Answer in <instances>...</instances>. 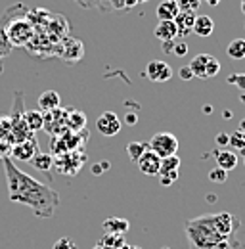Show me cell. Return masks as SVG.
Here are the masks:
<instances>
[{
  "label": "cell",
  "instance_id": "cell-22",
  "mask_svg": "<svg viewBox=\"0 0 245 249\" xmlns=\"http://www.w3.org/2000/svg\"><path fill=\"white\" fill-rule=\"evenodd\" d=\"M226 54L232 60H244L245 58V38H234L226 46Z\"/></svg>",
  "mask_w": 245,
  "mask_h": 249
},
{
  "label": "cell",
  "instance_id": "cell-24",
  "mask_svg": "<svg viewBox=\"0 0 245 249\" xmlns=\"http://www.w3.org/2000/svg\"><path fill=\"white\" fill-rule=\"evenodd\" d=\"M180 169V157L178 156H169V157H161V163H159V175H167L171 171H178Z\"/></svg>",
  "mask_w": 245,
  "mask_h": 249
},
{
  "label": "cell",
  "instance_id": "cell-20",
  "mask_svg": "<svg viewBox=\"0 0 245 249\" xmlns=\"http://www.w3.org/2000/svg\"><path fill=\"white\" fill-rule=\"evenodd\" d=\"M31 165L36 169V171H42V173H48L52 167H54V157L50 156V154H36V156L33 157L29 161Z\"/></svg>",
  "mask_w": 245,
  "mask_h": 249
},
{
  "label": "cell",
  "instance_id": "cell-35",
  "mask_svg": "<svg viewBox=\"0 0 245 249\" xmlns=\"http://www.w3.org/2000/svg\"><path fill=\"white\" fill-rule=\"evenodd\" d=\"M111 165L107 163V161H104V163H96V165H92V175L94 177H100V175H104V171H107Z\"/></svg>",
  "mask_w": 245,
  "mask_h": 249
},
{
  "label": "cell",
  "instance_id": "cell-28",
  "mask_svg": "<svg viewBox=\"0 0 245 249\" xmlns=\"http://www.w3.org/2000/svg\"><path fill=\"white\" fill-rule=\"evenodd\" d=\"M218 73H220V62H218L214 56H209L207 67H205V79H213Z\"/></svg>",
  "mask_w": 245,
  "mask_h": 249
},
{
  "label": "cell",
  "instance_id": "cell-45",
  "mask_svg": "<svg viewBox=\"0 0 245 249\" xmlns=\"http://www.w3.org/2000/svg\"><path fill=\"white\" fill-rule=\"evenodd\" d=\"M203 2H207V4H209V6H218V4H220V2H222V0H203Z\"/></svg>",
  "mask_w": 245,
  "mask_h": 249
},
{
  "label": "cell",
  "instance_id": "cell-29",
  "mask_svg": "<svg viewBox=\"0 0 245 249\" xmlns=\"http://www.w3.org/2000/svg\"><path fill=\"white\" fill-rule=\"evenodd\" d=\"M0 138H12L10 115H2V117H0ZM12 142H14V138H12Z\"/></svg>",
  "mask_w": 245,
  "mask_h": 249
},
{
  "label": "cell",
  "instance_id": "cell-43",
  "mask_svg": "<svg viewBox=\"0 0 245 249\" xmlns=\"http://www.w3.org/2000/svg\"><path fill=\"white\" fill-rule=\"evenodd\" d=\"M203 113H205V115H211V113H213V107H211L209 104H207V106H203Z\"/></svg>",
  "mask_w": 245,
  "mask_h": 249
},
{
  "label": "cell",
  "instance_id": "cell-13",
  "mask_svg": "<svg viewBox=\"0 0 245 249\" xmlns=\"http://www.w3.org/2000/svg\"><path fill=\"white\" fill-rule=\"evenodd\" d=\"M102 228H104L105 234H122L124 236L128 232V228H130V222L121 217H109L104 220Z\"/></svg>",
  "mask_w": 245,
  "mask_h": 249
},
{
  "label": "cell",
  "instance_id": "cell-17",
  "mask_svg": "<svg viewBox=\"0 0 245 249\" xmlns=\"http://www.w3.org/2000/svg\"><path fill=\"white\" fill-rule=\"evenodd\" d=\"M65 124L75 132V130H83L87 126V117L83 111L77 109H67V117H65Z\"/></svg>",
  "mask_w": 245,
  "mask_h": 249
},
{
  "label": "cell",
  "instance_id": "cell-46",
  "mask_svg": "<svg viewBox=\"0 0 245 249\" xmlns=\"http://www.w3.org/2000/svg\"><path fill=\"white\" fill-rule=\"evenodd\" d=\"M232 115H234V113H232L230 109H226V111L222 113V117H224V119H232Z\"/></svg>",
  "mask_w": 245,
  "mask_h": 249
},
{
  "label": "cell",
  "instance_id": "cell-4",
  "mask_svg": "<svg viewBox=\"0 0 245 249\" xmlns=\"http://www.w3.org/2000/svg\"><path fill=\"white\" fill-rule=\"evenodd\" d=\"M148 146H150V150H152L153 154L159 157L176 156V152H178V138L173 132H157V134L152 136Z\"/></svg>",
  "mask_w": 245,
  "mask_h": 249
},
{
  "label": "cell",
  "instance_id": "cell-48",
  "mask_svg": "<svg viewBox=\"0 0 245 249\" xmlns=\"http://www.w3.org/2000/svg\"><path fill=\"white\" fill-rule=\"evenodd\" d=\"M121 249H142V248H134V246H128V244H124Z\"/></svg>",
  "mask_w": 245,
  "mask_h": 249
},
{
  "label": "cell",
  "instance_id": "cell-53",
  "mask_svg": "<svg viewBox=\"0 0 245 249\" xmlns=\"http://www.w3.org/2000/svg\"><path fill=\"white\" fill-rule=\"evenodd\" d=\"M244 165H245V157H244Z\"/></svg>",
  "mask_w": 245,
  "mask_h": 249
},
{
  "label": "cell",
  "instance_id": "cell-23",
  "mask_svg": "<svg viewBox=\"0 0 245 249\" xmlns=\"http://www.w3.org/2000/svg\"><path fill=\"white\" fill-rule=\"evenodd\" d=\"M146 150H150L148 142H128V144H126V156L130 157V161H134V163L142 157V154H144Z\"/></svg>",
  "mask_w": 245,
  "mask_h": 249
},
{
  "label": "cell",
  "instance_id": "cell-6",
  "mask_svg": "<svg viewBox=\"0 0 245 249\" xmlns=\"http://www.w3.org/2000/svg\"><path fill=\"white\" fill-rule=\"evenodd\" d=\"M146 77L153 83H167L173 77V69L169 63L161 62V60H153L146 65Z\"/></svg>",
  "mask_w": 245,
  "mask_h": 249
},
{
  "label": "cell",
  "instance_id": "cell-12",
  "mask_svg": "<svg viewBox=\"0 0 245 249\" xmlns=\"http://www.w3.org/2000/svg\"><path fill=\"white\" fill-rule=\"evenodd\" d=\"M195 18H197V14H193V12H180L175 18V25H176L178 36H186V35L192 33L193 23H195Z\"/></svg>",
  "mask_w": 245,
  "mask_h": 249
},
{
  "label": "cell",
  "instance_id": "cell-31",
  "mask_svg": "<svg viewBox=\"0 0 245 249\" xmlns=\"http://www.w3.org/2000/svg\"><path fill=\"white\" fill-rule=\"evenodd\" d=\"M209 180L214 182V184H224V182L228 180V173H226L224 169L216 167V169H213V171L209 173Z\"/></svg>",
  "mask_w": 245,
  "mask_h": 249
},
{
  "label": "cell",
  "instance_id": "cell-47",
  "mask_svg": "<svg viewBox=\"0 0 245 249\" xmlns=\"http://www.w3.org/2000/svg\"><path fill=\"white\" fill-rule=\"evenodd\" d=\"M238 130L245 132V119H242V121H240V128H238Z\"/></svg>",
  "mask_w": 245,
  "mask_h": 249
},
{
  "label": "cell",
  "instance_id": "cell-25",
  "mask_svg": "<svg viewBox=\"0 0 245 249\" xmlns=\"http://www.w3.org/2000/svg\"><path fill=\"white\" fill-rule=\"evenodd\" d=\"M12 44L8 42V38H6V35H4V29H2V25H0V75H2V71H4V62H6V58L12 54Z\"/></svg>",
  "mask_w": 245,
  "mask_h": 249
},
{
  "label": "cell",
  "instance_id": "cell-44",
  "mask_svg": "<svg viewBox=\"0 0 245 249\" xmlns=\"http://www.w3.org/2000/svg\"><path fill=\"white\" fill-rule=\"evenodd\" d=\"M226 81H228V85H234V83H236V73L228 75V79H226Z\"/></svg>",
  "mask_w": 245,
  "mask_h": 249
},
{
  "label": "cell",
  "instance_id": "cell-37",
  "mask_svg": "<svg viewBox=\"0 0 245 249\" xmlns=\"http://www.w3.org/2000/svg\"><path fill=\"white\" fill-rule=\"evenodd\" d=\"M228 140H230V134H228V132H220V134L216 136V144H218L220 148L228 146Z\"/></svg>",
  "mask_w": 245,
  "mask_h": 249
},
{
  "label": "cell",
  "instance_id": "cell-33",
  "mask_svg": "<svg viewBox=\"0 0 245 249\" xmlns=\"http://www.w3.org/2000/svg\"><path fill=\"white\" fill-rule=\"evenodd\" d=\"M12 146H14L12 138H0V159H2V157L10 156V152H12Z\"/></svg>",
  "mask_w": 245,
  "mask_h": 249
},
{
  "label": "cell",
  "instance_id": "cell-54",
  "mask_svg": "<svg viewBox=\"0 0 245 249\" xmlns=\"http://www.w3.org/2000/svg\"><path fill=\"white\" fill-rule=\"evenodd\" d=\"M163 249H169V248H163Z\"/></svg>",
  "mask_w": 245,
  "mask_h": 249
},
{
  "label": "cell",
  "instance_id": "cell-38",
  "mask_svg": "<svg viewBox=\"0 0 245 249\" xmlns=\"http://www.w3.org/2000/svg\"><path fill=\"white\" fill-rule=\"evenodd\" d=\"M236 87H240L242 90L245 92V73H236Z\"/></svg>",
  "mask_w": 245,
  "mask_h": 249
},
{
  "label": "cell",
  "instance_id": "cell-1",
  "mask_svg": "<svg viewBox=\"0 0 245 249\" xmlns=\"http://www.w3.org/2000/svg\"><path fill=\"white\" fill-rule=\"evenodd\" d=\"M2 167H4V177L8 184V197L14 203L25 205L40 218H50L58 205H60V194L52 186L36 180L27 173H23L10 156L2 157Z\"/></svg>",
  "mask_w": 245,
  "mask_h": 249
},
{
  "label": "cell",
  "instance_id": "cell-2",
  "mask_svg": "<svg viewBox=\"0 0 245 249\" xmlns=\"http://www.w3.org/2000/svg\"><path fill=\"white\" fill-rule=\"evenodd\" d=\"M184 230H186V238L190 246L193 249H214L222 240H226L214 228L213 215H203V217L188 220Z\"/></svg>",
  "mask_w": 245,
  "mask_h": 249
},
{
  "label": "cell",
  "instance_id": "cell-10",
  "mask_svg": "<svg viewBox=\"0 0 245 249\" xmlns=\"http://www.w3.org/2000/svg\"><path fill=\"white\" fill-rule=\"evenodd\" d=\"M155 14H157L159 21H175V18L180 14V8H178L176 0H163L157 4Z\"/></svg>",
  "mask_w": 245,
  "mask_h": 249
},
{
  "label": "cell",
  "instance_id": "cell-34",
  "mask_svg": "<svg viewBox=\"0 0 245 249\" xmlns=\"http://www.w3.org/2000/svg\"><path fill=\"white\" fill-rule=\"evenodd\" d=\"M173 54H175L176 58H184V56L188 54V44H186L184 40H180V42L176 40V42H175V48H173Z\"/></svg>",
  "mask_w": 245,
  "mask_h": 249
},
{
  "label": "cell",
  "instance_id": "cell-27",
  "mask_svg": "<svg viewBox=\"0 0 245 249\" xmlns=\"http://www.w3.org/2000/svg\"><path fill=\"white\" fill-rule=\"evenodd\" d=\"M83 8H98V10H111V0H77Z\"/></svg>",
  "mask_w": 245,
  "mask_h": 249
},
{
  "label": "cell",
  "instance_id": "cell-5",
  "mask_svg": "<svg viewBox=\"0 0 245 249\" xmlns=\"http://www.w3.org/2000/svg\"><path fill=\"white\" fill-rule=\"evenodd\" d=\"M121 119L113 113V111H104L98 119H96V128L100 134L111 138V136H117L121 132Z\"/></svg>",
  "mask_w": 245,
  "mask_h": 249
},
{
  "label": "cell",
  "instance_id": "cell-3",
  "mask_svg": "<svg viewBox=\"0 0 245 249\" xmlns=\"http://www.w3.org/2000/svg\"><path fill=\"white\" fill-rule=\"evenodd\" d=\"M4 35L8 38V42L12 44V48H19V46H27L33 42L35 38V27H33V21L27 16V12L19 18H16L14 14V6L8 8L2 16V21H0Z\"/></svg>",
  "mask_w": 245,
  "mask_h": 249
},
{
  "label": "cell",
  "instance_id": "cell-50",
  "mask_svg": "<svg viewBox=\"0 0 245 249\" xmlns=\"http://www.w3.org/2000/svg\"><path fill=\"white\" fill-rule=\"evenodd\" d=\"M240 100H242V102H244V104H245V92L242 94V98H240Z\"/></svg>",
  "mask_w": 245,
  "mask_h": 249
},
{
  "label": "cell",
  "instance_id": "cell-19",
  "mask_svg": "<svg viewBox=\"0 0 245 249\" xmlns=\"http://www.w3.org/2000/svg\"><path fill=\"white\" fill-rule=\"evenodd\" d=\"M23 119H25V124L31 132H36L40 128H44V113L42 111H25L23 113Z\"/></svg>",
  "mask_w": 245,
  "mask_h": 249
},
{
  "label": "cell",
  "instance_id": "cell-26",
  "mask_svg": "<svg viewBox=\"0 0 245 249\" xmlns=\"http://www.w3.org/2000/svg\"><path fill=\"white\" fill-rule=\"evenodd\" d=\"M228 146L232 148V152H240V150H244L245 148V132L242 130H236V132H232L230 134V140H228Z\"/></svg>",
  "mask_w": 245,
  "mask_h": 249
},
{
  "label": "cell",
  "instance_id": "cell-16",
  "mask_svg": "<svg viewBox=\"0 0 245 249\" xmlns=\"http://www.w3.org/2000/svg\"><path fill=\"white\" fill-rule=\"evenodd\" d=\"M214 31V23L209 16H197L192 33H195L197 36H211Z\"/></svg>",
  "mask_w": 245,
  "mask_h": 249
},
{
  "label": "cell",
  "instance_id": "cell-32",
  "mask_svg": "<svg viewBox=\"0 0 245 249\" xmlns=\"http://www.w3.org/2000/svg\"><path fill=\"white\" fill-rule=\"evenodd\" d=\"M52 249H77V244L71 238H60V240H56Z\"/></svg>",
  "mask_w": 245,
  "mask_h": 249
},
{
  "label": "cell",
  "instance_id": "cell-36",
  "mask_svg": "<svg viewBox=\"0 0 245 249\" xmlns=\"http://www.w3.org/2000/svg\"><path fill=\"white\" fill-rule=\"evenodd\" d=\"M178 77H180L182 81H192V79H193V73H192V69H190L188 65H182V67L178 69Z\"/></svg>",
  "mask_w": 245,
  "mask_h": 249
},
{
  "label": "cell",
  "instance_id": "cell-9",
  "mask_svg": "<svg viewBox=\"0 0 245 249\" xmlns=\"http://www.w3.org/2000/svg\"><path fill=\"white\" fill-rule=\"evenodd\" d=\"M213 222H214V228L224 238H230L234 234V230L238 228V220H236L234 215H230V213H216V215H213Z\"/></svg>",
  "mask_w": 245,
  "mask_h": 249
},
{
  "label": "cell",
  "instance_id": "cell-42",
  "mask_svg": "<svg viewBox=\"0 0 245 249\" xmlns=\"http://www.w3.org/2000/svg\"><path fill=\"white\" fill-rule=\"evenodd\" d=\"M138 2L136 0H124V10H130V8H134Z\"/></svg>",
  "mask_w": 245,
  "mask_h": 249
},
{
  "label": "cell",
  "instance_id": "cell-39",
  "mask_svg": "<svg viewBox=\"0 0 245 249\" xmlns=\"http://www.w3.org/2000/svg\"><path fill=\"white\" fill-rule=\"evenodd\" d=\"M175 42H176V40H165V42H161V46H163V52H165V54L173 52V48H175Z\"/></svg>",
  "mask_w": 245,
  "mask_h": 249
},
{
  "label": "cell",
  "instance_id": "cell-51",
  "mask_svg": "<svg viewBox=\"0 0 245 249\" xmlns=\"http://www.w3.org/2000/svg\"><path fill=\"white\" fill-rule=\"evenodd\" d=\"M136 2H138V4H142V2H150V0H136Z\"/></svg>",
  "mask_w": 245,
  "mask_h": 249
},
{
  "label": "cell",
  "instance_id": "cell-40",
  "mask_svg": "<svg viewBox=\"0 0 245 249\" xmlns=\"http://www.w3.org/2000/svg\"><path fill=\"white\" fill-rule=\"evenodd\" d=\"M124 121H126L128 124H136L138 123V115H136L134 111H128V113L124 115Z\"/></svg>",
  "mask_w": 245,
  "mask_h": 249
},
{
  "label": "cell",
  "instance_id": "cell-14",
  "mask_svg": "<svg viewBox=\"0 0 245 249\" xmlns=\"http://www.w3.org/2000/svg\"><path fill=\"white\" fill-rule=\"evenodd\" d=\"M38 107H40L42 113L58 109L60 107V94L56 92V90H44L38 96Z\"/></svg>",
  "mask_w": 245,
  "mask_h": 249
},
{
  "label": "cell",
  "instance_id": "cell-11",
  "mask_svg": "<svg viewBox=\"0 0 245 249\" xmlns=\"http://www.w3.org/2000/svg\"><path fill=\"white\" fill-rule=\"evenodd\" d=\"M213 154L216 157V165L220 169H224L226 173H230V171H234L238 167V154L236 152H232V150H216Z\"/></svg>",
  "mask_w": 245,
  "mask_h": 249
},
{
  "label": "cell",
  "instance_id": "cell-21",
  "mask_svg": "<svg viewBox=\"0 0 245 249\" xmlns=\"http://www.w3.org/2000/svg\"><path fill=\"white\" fill-rule=\"evenodd\" d=\"M126 242H124V236L122 234H104L102 240L98 242V246L107 249H121Z\"/></svg>",
  "mask_w": 245,
  "mask_h": 249
},
{
  "label": "cell",
  "instance_id": "cell-52",
  "mask_svg": "<svg viewBox=\"0 0 245 249\" xmlns=\"http://www.w3.org/2000/svg\"><path fill=\"white\" fill-rule=\"evenodd\" d=\"M92 249H107V248H102V246H96V248H92Z\"/></svg>",
  "mask_w": 245,
  "mask_h": 249
},
{
  "label": "cell",
  "instance_id": "cell-49",
  "mask_svg": "<svg viewBox=\"0 0 245 249\" xmlns=\"http://www.w3.org/2000/svg\"><path fill=\"white\" fill-rule=\"evenodd\" d=\"M242 12H244V16H245V0H242Z\"/></svg>",
  "mask_w": 245,
  "mask_h": 249
},
{
  "label": "cell",
  "instance_id": "cell-15",
  "mask_svg": "<svg viewBox=\"0 0 245 249\" xmlns=\"http://www.w3.org/2000/svg\"><path fill=\"white\" fill-rule=\"evenodd\" d=\"M155 36L161 42H165V40H176L178 38V31H176L175 21H159L155 25Z\"/></svg>",
  "mask_w": 245,
  "mask_h": 249
},
{
  "label": "cell",
  "instance_id": "cell-30",
  "mask_svg": "<svg viewBox=\"0 0 245 249\" xmlns=\"http://www.w3.org/2000/svg\"><path fill=\"white\" fill-rule=\"evenodd\" d=\"M176 4L180 8V12H193L195 14L201 6V0H176Z\"/></svg>",
  "mask_w": 245,
  "mask_h": 249
},
{
  "label": "cell",
  "instance_id": "cell-18",
  "mask_svg": "<svg viewBox=\"0 0 245 249\" xmlns=\"http://www.w3.org/2000/svg\"><path fill=\"white\" fill-rule=\"evenodd\" d=\"M211 54H197L192 58V62L188 63V67L192 69L193 77H199V79H205V67H207V60H209Z\"/></svg>",
  "mask_w": 245,
  "mask_h": 249
},
{
  "label": "cell",
  "instance_id": "cell-7",
  "mask_svg": "<svg viewBox=\"0 0 245 249\" xmlns=\"http://www.w3.org/2000/svg\"><path fill=\"white\" fill-rule=\"evenodd\" d=\"M38 154V144L35 138H29V140H23V142H18L12 146V152L10 156L18 161H31L33 157Z\"/></svg>",
  "mask_w": 245,
  "mask_h": 249
},
{
  "label": "cell",
  "instance_id": "cell-8",
  "mask_svg": "<svg viewBox=\"0 0 245 249\" xmlns=\"http://www.w3.org/2000/svg\"><path fill=\"white\" fill-rule=\"evenodd\" d=\"M159 163H161V157L155 156L152 150H146L142 157L136 161L140 173H144L146 177H157L159 175Z\"/></svg>",
  "mask_w": 245,
  "mask_h": 249
},
{
  "label": "cell",
  "instance_id": "cell-41",
  "mask_svg": "<svg viewBox=\"0 0 245 249\" xmlns=\"http://www.w3.org/2000/svg\"><path fill=\"white\" fill-rule=\"evenodd\" d=\"M159 177V182H161V186H171L173 184V180L169 178V177H163V175H157Z\"/></svg>",
  "mask_w": 245,
  "mask_h": 249
}]
</instances>
